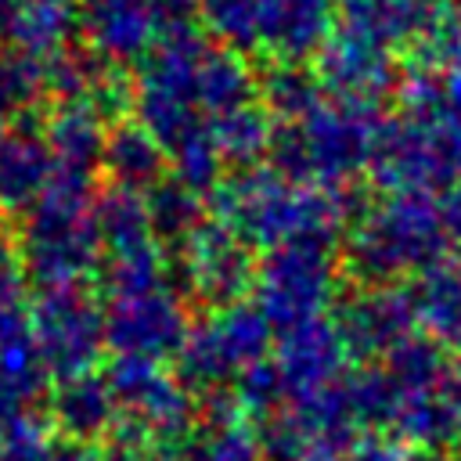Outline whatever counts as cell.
<instances>
[{
	"instance_id": "cell-1",
	"label": "cell",
	"mask_w": 461,
	"mask_h": 461,
	"mask_svg": "<svg viewBox=\"0 0 461 461\" xmlns=\"http://www.w3.org/2000/svg\"><path fill=\"white\" fill-rule=\"evenodd\" d=\"M396 436L403 447L439 454L461 443V371H447L429 393L407 396L396 414Z\"/></svg>"
},
{
	"instance_id": "cell-2",
	"label": "cell",
	"mask_w": 461,
	"mask_h": 461,
	"mask_svg": "<svg viewBox=\"0 0 461 461\" xmlns=\"http://www.w3.org/2000/svg\"><path fill=\"white\" fill-rule=\"evenodd\" d=\"M335 367H339L335 342L324 331H303L288 342L277 378H281V389L288 396H295V403H299V400H310V396L324 393Z\"/></svg>"
},
{
	"instance_id": "cell-3",
	"label": "cell",
	"mask_w": 461,
	"mask_h": 461,
	"mask_svg": "<svg viewBox=\"0 0 461 461\" xmlns=\"http://www.w3.org/2000/svg\"><path fill=\"white\" fill-rule=\"evenodd\" d=\"M191 461H263L259 436H252L238 425H220L202 436Z\"/></svg>"
},
{
	"instance_id": "cell-4",
	"label": "cell",
	"mask_w": 461,
	"mask_h": 461,
	"mask_svg": "<svg viewBox=\"0 0 461 461\" xmlns=\"http://www.w3.org/2000/svg\"><path fill=\"white\" fill-rule=\"evenodd\" d=\"M346 461H418V457L400 439L367 436V439H357V447L346 454Z\"/></svg>"
},
{
	"instance_id": "cell-5",
	"label": "cell",
	"mask_w": 461,
	"mask_h": 461,
	"mask_svg": "<svg viewBox=\"0 0 461 461\" xmlns=\"http://www.w3.org/2000/svg\"><path fill=\"white\" fill-rule=\"evenodd\" d=\"M418 461H447V457H439V454H425V457H418Z\"/></svg>"
}]
</instances>
